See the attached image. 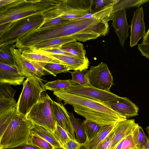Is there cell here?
I'll return each mask as SVG.
<instances>
[{"label": "cell", "mask_w": 149, "mask_h": 149, "mask_svg": "<svg viewBox=\"0 0 149 149\" xmlns=\"http://www.w3.org/2000/svg\"><path fill=\"white\" fill-rule=\"evenodd\" d=\"M46 20L43 15H38L9 22L6 28L0 33V47L15 44L28 32L38 29Z\"/></svg>", "instance_id": "3"}, {"label": "cell", "mask_w": 149, "mask_h": 149, "mask_svg": "<svg viewBox=\"0 0 149 149\" xmlns=\"http://www.w3.org/2000/svg\"><path fill=\"white\" fill-rule=\"evenodd\" d=\"M15 1V0H0V8L6 6Z\"/></svg>", "instance_id": "45"}, {"label": "cell", "mask_w": 149, "mask_h": 149, "mask_svg": "<svg viewBox=\"0 0 149 149\" xmlns=\"http://www.w3.org/2000/svg\"><path fill=\"white\" fill-rule=\"evenodd\" d=\"M118 123L101 126L98 133L89 143L90 149H96L100 144L107 137Z\"/></svg>", "instance_id": "24"}, {"label": "cell", "mask_w": 149, "mask_h": 149, "mask_svg": "<svg viewBox=\"0 0 149 149\" xmlns=\"http://www.w3.org/2000/svg\"><path fill=\"white\" fill-rule=\"evenodd\" d=\"M25 77L17 68L0 63V83L14 86L22 84Z\"/></svg>", "instance_id": "16"}, {"label": "cell", "mask_w": 149, "mask_h": 149, "mask_svg": "<svg viewBox=\"0 0 149 149\" xmlns=\"http://www.w3.org/2000/svg\"><path fill=\"white\" fill-rule=\"evenodd\" d=\"M77 141L71 139L63 147L66 149H78L81 145Z\"/></svg>", "instance_id": "43"}, {"label": "cell", "mask_w": 149, "mask_h": 149, "mask_svg": "<svg viewBox=\"0 0 149 149\" xmlns=\"http://www.w3.org/2000/svg\"><path fill=\"white\" fill-rule=\"evenodd\" d=\"M60 46V45L52 47L42 48L38 49L30 50L26 49V50L32 52L40 53L45 55L54 54L72 56L60 49L59 48Z\"/></svg>", "instance_id": "37"}, {"label": "cell", "mask_w": 149, "mask_h": 149, "mask_svg": "<svg viewBox=\"0 0 149 149\" xmlns=\"http://www.w3.org/2000/svg\"><path fill=\"white\" fill-rule=\"evenodd\" d=\"M134 119H127L119 123L114 128V135L108 149H113L124 138L133 133L138 125Z\"/></svg>", "instance_id": "15"}, {"label": "cell", "mask_w": 149, "mask_h": 149, "mask_svg": "<svg viewBox=\"0 0 149 149\" xmlns=\"http://www.w3.org/2000/svg\"><path fill=\"white\" fill-rule=\"evenodd\" d=\"M82 125L87 137V140L89 143L96 136L101 127L98 124L86 119L83 121Z\"/></svg>", "instance_id": "27"}, {"label": "cell", "mask_w": 149, "mask_h": 149, "mask_svg": "<svg viewBox=\"0 0 149 149\" xmlns=\"http://www.w3.org/2000/svg\"><path fill=\"white\" fill-rule=\"evenodd\" d=\"M22 56L30 61L41 62L47 63H57L59 62L56 59L41 54L24 50L21 52Z\"/></svg>", "instance_id": "21"}, {"label": "cell", "mask_w": 149, "mask_h": 149, "mask_svg": "<svg viewBox=\"0 0 149 149\" xmlns=\"http://www.w3.org/2000/svg\"><path fill=\"white\" fill-rule=\"evenodd\" d=\"M86 75L91 86L107 92L113 85V76L107 65L101 62L96 66H91Z\"/></svg>", "instance_id": "8"}, {"label": "cell", "mask_w": 149, "mask_h": 149, "mask_svg": "<svg viewBox=\"0 0 149 149\" xmlns=\"http://www.w3.org/2000/svg\"><path fill=\"white\" fill-rule=\"evenodd\" d=\"M29 142L41 149H54V147L51 144L36 135L31 134Z\"/></svg>", "instance_id": "35"}, {"label": "cell", "mask_w": 149, "mask_h": 149, "mask_svg": "<svg viewBox=\"0 0 149 149\" xmlns=\"http://www.w3.org/2000/svg\"><path fill=\"white\" fill-rule=\"evenodd\" d=\"M44 75L52 74L56 77L57 74L68 72L70 69L67 66L57 63H46L42 68Z\"/></svg>", "instance_id": "28"}, {"label": "cell", "mask_w": 149, "mask_h": 149, "mask_svg": "<svg viewBox=\"0 0 149 149\" xmlns=\"http://www.w3.org/2000/svg\"><path fill=\"white\" fill-rule=\"evenodd\" d=\"M52 111L56 122L66 132L72 140L77 141L68 112L64 105L61 103L53 101Z\"/></svg>", "instance_id": "10"}, {"label": "cell", "mask_w": 149, "mask_h": 149, "mask_svg": "<svg viewBox=\"0 0 149 149\" xmlns=\"http://www.w3.org/2000/svg\"><path fill=\"white\" fill-rule=\"evenodd\" d=\"M114 128L107 137L100 144L96 149H108L109 148L110 146L114 135Z\"/></svg>", "instance_id": "39"}, {"label": "cell", "mask_w": 149, "mask_h": 149, "mask_svg": "<svg viewBox=\"0 0 149 149\" xmlns=\"http://www.w3.org/2000/svg\"><path fill=\"white\" fill-rule=\"evenodd\" d=\"M62 91L102 102L114 100L119 97L111 92L100 90L91 86L72 85Z\"/></svg>", "instance_id": "9"}, {"label": "cell", "mask_w": 149, "mask_h": 149, "mask_svg": "<svg viewBox=\"0 0 149 149\" xmlns=\"http://www.w3.org/2000/svg\"><path fill=\"white\" fill-rule=\"evenodd\" d=\"M62 0H15L0 8V25L33 15H40L46 19L58 16Z\"/></svg>", "instance_id": "2"}, {"label": "cell", "mask_w": 149, "mask_h": 149, "mask_svg": "<svg viewBox=\"0 0 149 149\" xmlns=\"http://www.w3.org/2000/svg\"><path fill=\"white\" fill-rule=\"evenodd\" d=\"M68 114L75 134L77 140L80 143H85L86 141L87 137L81 120L80 118H76L72 112H68Z\"/></svg>", "instance_id": "22"}, {"label": "cell", "mask_w": 149, "mask_h": 149, "mask_svg": "<svg viewBox=\"0 0 149 149\" xmlns=\"http://www.w3.org/2000/svg\"><path fill=\"white\" fill-rule=\"evenodd\" d=\"M47 55L58 60L61 64L74 71L86 70L88 68L89 62L87 58H83L73 56L59 54H48Z\"/></svg>", "instance_id": "17"}, {"label": "cell", "mask_w": 149, "mask_h": 149, "mask_svg": "<svg viewBox=\"0 0 149 149\" xmlns=\"http://www.w3.org/2000/svg\"><path fill=\"white\" fill-rule=\"evenodd\" d=\"M10 49L16 62L18 70L25 77H37L41 79V75L33 64L23 57L15 44L11 45Z\"/></svg>", "instance_id": "14"}, {"label": "cell", "mask_w": 149, "mask_h": 149, "mask_svg": "<svg viewBox=\"0 0 149 149\" xmlns=\"http://www.w3.org/2000/svg\"><path fill=\"white\" fill-rule=\"evenodd\" d=\"M93 0H62L58 10V17L73 20L91 12Z\"/></svg>", "instance_id": "7"}, {"label": "cell", "mask_w": 149, "mask_h": 149, "mask_svg": "<svg viewBox=\"0 0 149 149\" xmlns=\"http://www.w3.org/2000/svg\"><path fill=\"white\" fill-rule=\"evenodd\" d=\"M111 7L97 11H92L91 13L75 20L84 18L94 19L107 23L111 20L113 8Z\"/></svg>", "instance_id": "26"}, {"label": "cell", "mask_w": 149, "mask_h": 149, "mask_svg": "<svg viewBox=\"0 0 149 149\" xmlns=\"http://www.w3.org/2000/svg\"><path fill=\"white\" fill-rule=\"evenodd\" d=\"M31 134L40 137L51 144L54 148L62 147L53 134L42 127L34 125L31 130Z\"/></svg>", "instance_id": "23"}, {"label": "cell", "mask_w": 149, "mask_h": 149, "mask_svg": "<svg viewBox=\"0 0 149 149\" xmlns=\"http://www.w3.org/2000/svg\"><path fill=\"white\" fill-rule=\"evenodd\" d=\"M102 102L127 118L138 115V107L126 97H119L114 100Z\"/></svg>", "instance_id": "12"}, {"label": "cell", "mask_w": 149, "mask_h": 149, "mask_svg": "<svg viewBox=\"0 0 149 149\" xmlns=\"http://www.w3.org/2000/svg\"><path fill=\"white\" fill-rule=\"evenodd\" d=\"M59 48L71 55L81 58H86V50L84 45L77 41L69 42L60 45Z\"/></svg>", "instance_id": "19"}, {"label": "cell", "mask_w": 149, "mask_h": 149, "mask_svg": "<svg viewBox=\"0 0 149 149\" xmlns=\"http://www.w3.org/2000/svg\"><path fill=\"white\" fill-rule=\"evenodd\" d=\"M144 13L142 7H139L134 12L133 17L131 20L130 46L134 47L138 41L145 37V24L144 20Z\"/></svg>", "instance_id": "11"}, {"label": "cell", "mask_w": 149, "mask_h": 149, "mask_svg": "<svg viewBox=\"0 0 149 149\" xmlns=\"http://www.w3.org/2000/svg\"><path fill=\"white\" fill-rule=\"evenodd\" d=\"M121 149H137L133 140L132 133L125 137Z\"/></svg>", "instance_id": "40"}, {"label": "cell", "mask_w": 149, "mask_h": 149, "mask_svg": "<svg viewBox=\"0 0 149 149\" xmlns=\"http://www.w3.org/2000/svg\"><path fill=\"white\" fill-rule=\"evenodd\" d=\"M138 49L140 51L141 55L146 58L149 59V45L142 43L138 45Z\"/></svg>", "instance_id": "42"}, {"label": "cell", "mask_w": 149, "mask_h": 149, "mask_svg": "<svg viewBox=\"0 0 149 149\" xmlns=\"http://www.w3.org/2000/svg\"><path fill=\"white\" fill-rule=\"evenodd\" d=\"M22 92L17 103V114L26 116L32 107L42 98V93L45 91L42 79L28 77L23 83Z\"/></svg>", "instance_id": "5"}, {"label": "cell", "mask_w": 149, "mask_h": 149, "mask_svg": "<svg viewBox=\"0 0 149 149\" xmlns=\"http://www.w3.org/2000/svg\"><path fill=\"white\" fill-rule=\"evenodd\" d=\"M0 149H41L29 142H25L17 146Z\"/></svg>", "instance_id": "41"}, {"label": "cell", "mask_w": 149, "mask_h": 149, "mask_svg": "<svg viewBox=\"0 0 149 149\" xmlns=\"http://www.w3.org/2000/svg\"><path fill=\"white\" fill-rule=\"evenodd\" d=\"M11 45L0 47V63L17 68L16 62L10 49Z\"/></svg>", "instance_id": "32"}, {"label": "cell", "mask_w": 149, "mask_h": 149, "mask_svg": "<svg viewBox=\"0 0 149 149\" xmlns=\"http://www.w3.org/2000/svg\"><path fill=\"white\" fill-rule=\"evenodd\" d=\"M45 90L56 91H63L70 87L72 85L71 80L58 79L48 82L44 84Z\"/></svg>", "instance_id": "31"}, {"label": "cell", "mask_w": 149, "mask_h": 149, "mask_svg": "<svg viewBox=\"0 0 149 149\" xmlns=\"http://www.w3.org/2000/svg\"><path fill=\"white\" fill-rule=\"evenodd\" d=\"M125 138L123 139L116 146L115 149H121Z\"/></svg>", "instance_id": "48"}, {"label": "cell", "mask_w": 149, "mask_h": 149, "mask_svg": "<svg viewBox=\"0 0 149 149\" xmlns=\"http://www.w3.org/2000/svg\"><path fill=\"white\" fill-rule=\"evenodd\" d=\"M0 112L8 109L16 107L17 103L14 98L16 91L11 85L0 83Z\"/></svg>", "instance_id": "18"}, {"label": "cell", "mask_w": 149, "mask_h": 149, "mask_svg": "<svg viewBox=\"0 0 149 149\" xmlns=\"http://www.w3.org/2000/svg\"><path fill=\"white\" fill-rule=\"evenodd\" d=\"M78 149H90L89 142L86 140L85 143L81 144Z\"/></svg>", "instance_id": "46"}, {"label": "cell", "mask_w": 149, "mask_h": 149, "mask_svg": "<svg viewBox=\"0 0 149 149\" xmlns=\"http://www.w3.org/2000/svg\"><path fill=\"white\" fill-rule=\"evenodd\" d=\"M142 44L146 45H149V28L143 39Z\"/></svg>", "instance_id": "44"}, {"label": "cell", "mask_w": 149, "mask_h": 149, "mask_svg": "<svg viewBox=\"0 0 149 149\" xmlns=\"http://www.w3.org/2000/svg\"><path fill=\"white\" fill-rule=\"evenodd\" d=\"M34 124L26 117L16 114L0 138V149L29 142Z\"/></svg>", "instance_id": "4"}, {"label": "cell", "mask_w": 149, "mask_h": 149, "mask_svg": "<svg viewBox=\"0 0 149 149\" xmlns=\"http://www.w3.org/2000/svg\"><path fill=\"white\" fill-rule=\"evenodd\" d=\"M149 1L148 0H119L113 7L111 13L117 11L140 6Z\"/></svg>", "instance_id": "29"}, {"label": "cell", "mask_w": 149, "mask_h": 149, "mask_svg": "<svg viewBox=\"0 0 149 149\" xmlns=\"http://www.w3.org/2000/svg\"><path fill=\"white\" fill-rule=\"evenodd\" d=\"M56 140L62 147L72 139L66 132L56 122L55 129L53 134Z\"/></svg>", "instance_id": "34"}, {"label": "cell", "mask_w": 149, "mask_h": 149, "mask_svg": "<svg viewBox=\"0 0 149 149\" xmlns=\"http://www.w3.org/2000/svg\"><path fill=\"white\" fill-rule=\"evenodd\" d=\"M70 21V20L65 19L59 17L46 19L37 29L41 30L52 27L68 22Z\"/></svg>", "instance_id": "38"}, {"label": "cell", "mask_w": 149, "mask_h": 149, "mask_svg": "<svg viewBox=\"0 0 149 149\" xmlns=\"http://www.w3.org/2000/svg\"><path fill=\"white\" fill-rule=\"evenodd\" d=\"M115 149V148H114V149Z\"/></svg>", "instance_id": "50"}, {"label": "cell", "mask_w": 149, "mask_h": 149, "mask_svg": "<svg viewBox=\"0 0 149 149\" xmlns=\"http://www.w3.org/2000/svg\"><path fill=\"white\" fill-rule=\"evenodd\" d=\"M17 114L16 107L0 112V138Z\"/></svg>", "instance_id": "25"}, {"label": "cell", "mask_w": 149, "mask_h": 149, "mask_svg": "<svg viewBox=\"0 0 149 149\" xmlns=\"http://www.w3.org/2000/svg\"><path fill=\"white\" fill-rule=\"evenodd\" d=\"M110 20L113 22L111 25L118 36L120 45L124 48L125 40L129 36V28L126 18V9L120 10L112 13Z\"/></svg>", "instance_id": "13"}, {"label": "cell", "mask_w": 149, "mask_h": 149, "mask_svg": "<svg viewBox=\"0 0 149 149\" xmlns=\"http://www.w3.org/2000/svg\"><path fill=\"white\" fill-rule=\"evenodd\" d=\"M54 149H66L63 147L54 148Z\"/></svg>", "instance_id": "49"}, {"label": "cell", "mask_w": 149, "mask_h": 149, "mask_svg": "<svg viewBox=\"0 0 149 149\" xmlns=\"http://www.w3.org/2000/svg\"><path fill=\"white\" fill-rule=\"evenodd\" d=\"M53 93L60 101H63L64 104L72 106L78 114L101 126L117 124L127 119L126 117L102 102L62 91H54Z\"/></svg>", "instance_id": "1"}, {"label": "cell", "mask_w": 149, "mask_h": 149, "mask_svg": "<svg viewBox=\"0 0 149 149\" xmlns=\"http://www.w3.org/2000/svg\"><path fill=\"white\" fill-rule=\"evenodd\" d=\"M84 70H77L73 72H68L71 74L72 76L71 81L73 85L91 86L86 75L87 71L85 72Z\"/></svg>", "instance_id": "33"}, {"label": "cell", "mask_w": 149, "mask_h": 149, "mask_svg": "<svg viewBox=\"0 0 149 149\" xmlns=\"http://www.w3.org/2000/svg\"><path fill=\"white\" fill-rule=\"evenodd\" d=\"M146 130L148 134V140L144 149H149V127H148L146 128Z\"/></svg>", "instance_id": "47"}, {"label": "cell", "mask_w": 149, "mask_h": 149, "mask_svg": "<svg viewBox=\"0 0 149 149\" xmlns=\"http://www.w3.org/2000/svg\"><path fill=\"white\" fill-rule=\"evenodd\" d=\"M119 0H93L92 11H97L107 8L112 7L116 5Z\"/></svg>", "instance_id": "36"}, {"label": "cell", "mask_w": 149, "mask_h": 149, "mask_svg": "<svg viewBox=\"0 0 149 149\" xmlns=\"http://www.w3.org/2000/svg\"><path fill=\"white\" fill-rule=\"evenodd\" d=\"M77 41L74 38L70 37L60 38L45 41L26 49H38L42 48L58 46L69 42H75Z\"/></svg>", "instance_id": "20"}, {"label": "cell", "mask_w": 149, "mask_h": 149, "mask_svg": "<svg viewBox=\"0 0 149 149\" xmlns=\"http://www.w3.org/2000/svg\"><path fill=\"white\" fill-rule=\"evenodd\" d=\"M132 136L137 149H144L148 139L142 127L138 125L134 130Z\"/></svg>", "instance_id": "30"}, {"label": "cell", "mask_w": 149, "mask_h": 149, "mask_svg": "<svg viewBox=\"0 0 149 149\" xmlns=\"http://www.w3.org/2000/svg\"><path fill=\"white\" fill-rule=\"evenodd\" d=\"M53 101L46 93L32 107L26 117L35 125L45 128L53 134L56 122L52 111Z\"/></svg>", "instance_id": "6"}]
</instances>
